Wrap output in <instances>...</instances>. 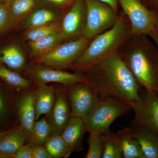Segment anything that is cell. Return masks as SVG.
<instances>
[{"label": "cell", "mask_w": 158, "mask_h": 158, "mask_svg": "<svg viewBox=\"0 0 158 158\" xmlns=\"http://www.w3.org/2000/svg\"><path fill=\"white\" fill-rule=\"evenodd\" d=\"M3 1H7V2H10L11 0H3Z\"/></svg>", "instance_id": "cell-40"}, {"label": "cell", "mask_w": 158, "mask_h": 158, "mask_svg": "<svg viewBox=\"0 0 158 158\" xmlns=\"http://www.w3.org/2000/svg\"><path fill=\"white\" fill-rule=\"evenodd\" d=\"M16 90L0 79V131L19 126L15 102Z\"/></svg>", "instance_id": "cell-13"}, {"label": "cell", "mask_w": 158, "mask_h": 158, "mask_svg": "<svg viewBox=\"0 0 158 158\" xmlns=\"http://www.w3.org/2000/svg\"><path fill=\"white\" fill-rule=\"evenodd\" d=\"M146 158H158V135L143 127H131Z\"/></svg>", "instance_id": "cell-21"}, {"label": "cell", "mask_w": 158, "mask_h": 158, "mask_svg": "<svg viewBox=\"0 0 158 158\" xmlns=\"http://www.w3.org/2000/svg\"><path fill=\"white\" fill-rule=\"evenodd\" d=\"M156 92H157V93L158 94V89L156 90Z\"/></svg>", "instance_id": "cell-41"}, {"label": "cell", "mask_w": 158, "mask_h": 158, "mask_svg": "<svg viewBox=\"0 0 158 158\" xmlns=\"http://www.w3.org/2000/svg\"><path fill=\"white\" fill-rule=\"evenodd\" d=\"M85 1L87 17L83 37L92 40L113 27L118 19L119 12L99 0Z\"/></svg>", "instance_id": "cell-6"}, {"label": "cell", "mask_w": 158, "mask_h": 158, "mask_svg": "<svg viewBox=\"0 0 158 158\" xmlns=\"http://www.w3.org/2000/svg\"><path fill=\"white\" fill-rule=\"evenodd\" d=\"M36 85L29 89L16 90L15 102L21 129L29 139L33 125L36 121V112L34 103V94Z\"/></svg>", "instance_id": "cell-14"}, {"label": "cell", "mask_w": 158, "mask_h": 158, "mask_svg": "<svg viewBox=\"0 0 158 158\" xmlns=\"http://www.w3.org/2000/svg\"><path fill=\"white\" fill-rule=\"evenodd\" d=\"M64 42H65V37L61 32L51 34L37 41H28L30 59L44 56Z\"/></svg>", "instance_id": "cell-20"}, {"label": "cell", "mask_w": 158, "mask_h": 158, "mask_svg": "<svg viewBox=\"0 0 158 158\" xmlns=\"http://www.w3.org/2000/svg\"><path fill=\"white\" fill-rule=\"evenodd\" d=\"M1 1H2V0H0V2H1Z\"/></svg>", "instance_id": "cell-42"}, {"label": "cell", "mask_w": 158, "mask_h": 158, "mask_svg": "<svg viewBox=\"0 0 158 158\" xmlns=\"http://www.w3.org/2000/svg\"><path fill=\"white\" fill-rule=\"evenodd\" d=\"M91 40L81 37L63 42L49 53L31 59L30 63L43 64L59 70L69 69L81 56Z\"/></svg>", "instance_id": "cell-5"}, {"label": "cell", "mask_w": 158, "mask_h": 158, "mask_svg": "<svg viewBox=\"0 0 158 158\" xmlns=\"http://www.w3.org/2000/svg\"><path fill=\"white\" fill-rule=\"evenodd\" d=\"M148 9L158 14V0H139Z\"/></svg>", "instance_id": "cell-34"}, {"label": "cell", "mask_w": 158, "mask_h": 158, "mask_svg": "<svg viewBox=\"0 0 158 158\" xmlns=\"http://www.w3.org/2000/svg\"><path fill=\"white\" fill-rule=\"evenodd\" d=\"M118 3L129 20L131 35L149 36L158 26V14L139 0H118Z\"/></svg>", "instance_id": "cell-8"}, {"label": "cell", "mask_w": 158, "mask_h": 158, "mask_svg": "<svg viewBox=\"0 0 158 158\" xmlns=\"http://www.w3.org/2000/svg\"><path fill=\"white\" fill-rule=\"evenodd\" d=\"M140 100L135 107L131 127H143L158 135V94L145 89L141 90Z\"/></svg>", "instance_id": "cell-10"}, {"label": "cell", "mask_w": 158, "mask_h": 158, "mask_svg": "<svg viewBox=\"0 0 158 158\" xmlns=\"http://www.w3.org/2000/svg\"><path fill=\"white\" fill-rule=\"evenodd\" d=\"M88 142L89 148L85 158H102L103 151V138L102 134L89 132Z\"/></svg>", "instance_id": "cell-30"}, {"label": "cell", "mask_w": 158, "mask_h": 158, "mask_svg": "<svg viewBox=\"0 0 158 158\" xmlns=\"http://www.w3.org/2000/svg\"><path fill=\"white\" fill-rule=\"evenodd\" d=\"M10 130H9V131H0V138H2L3 136L5 135H6L7 133L9 132Z\"/></svg>", "instance_id": "cell-37"}, {"label": "cell", "mask_w": 158, "mask_h": 158, "mask_svg": "<svg viewBox=\"0 0 158 158\" xmlns=\"http://www.w3.org/2000/svg\"><path fill=\"white\" fill-rule=\"evenodd\" d=\"M31 147L33 158H52L44 146L34 145Z\"/></svg>", "instance_id": "cell-32"}, {"label": "cell", "mask_w": 158, "mask_h": 158, "mask_svg": "<svg viewBox=\"0 0 158 158\" xmlns=\"http://www.w3.org/2000/svg\"><path fill=\"white\" fill-rule=\"evenodd\" d=\"M13 158H33L31 146L27 144L23 145L15 153Z\"/></svg>", "instance_id": "cell-33"}, {"label": "cell", "mask_w": 158, "mask_h": 158, "mask_svg": "<svg viewBox=\"0 0 158 158\" xmlns=\"http://www.w3.org/2000/svg\"><path fill=\"white\" fill-rule=\"evenodd\" d=\"M103 151L102 158H123L121 149L115 133L110 131L107 135H103Z\"/></svg>", "instance_id": "cell-29"}, {"label": "cell", "mask_w": 158, "mask_h": 158, "mask_svg": "<svg viewBox=\"0 0 158 158\" xmlns=\"http://www.w3.org/2000/svg\"><path fill=\"white\" fill-rule=\"evenodd\" d=\"M132 108L124 102L112 97L101 98L88 115L82 118L89 132L107 135L110 126L118 117L126 115Z\"/></svg>", "instance_id": "cell-4"}, {"label": "cell", "mask_w": 158, "mask_h": 158, "mask_svg": "<svg viewBox=\"0 0 158 158\" xmlns=\"http://www.w3.org/2000/svg\"><path fill=\"white\" fill-rule=\"evenodd\" d=\"M22 71L23 76L32 81L35 85L54 83L69 86L78 82H88V77L85 73H71L41 64L30 63Z\"/></svg>", "instance_id": "cell-7"}, {"label": "cell", "mask_w": 158, "mask_h": 158, "mask_svg": "<svg viewBox=\"0 0 158 158\" xmlns=\"http://www.w3.org/2000/svg\"><path fill=\"white\" fill-rule=\"evenodd\" d=\"M0 158H12L11 157L9 156L2 155L0 154Z\"/></svg>", "instance_id": "cell-38"}, {"label": "cell", "mask_w": 158, "mask_h": 158, "mask_svg": "<svg viewBox=\"0 0 158 158\" xmlns=\"http://www.w3.org/2000/svg\"><path fill=\"white\" fill-rule=\"evenodd\" d=\"M27 141V137L20 126L15 128L0 138V154L13 158L18 150L26 144Z\"/></svg>", "instance_id": "cell-22"}, {"label": "cell", "mask_w": 158, "mask_h": 158, "mask_svg": "<svg viewBox=\"0 0 158 158\" xmlns=\"http://www.w3.org/2000/svg\"><path fill=\"white\" fill-rule=\"evenodd\" d=\"M150 37L152 38L153 40L155 43L156 46L158 50V32L156 31V30H154L152 32Z\"/></svg>", "instance_id": "cell-36"}, {"label": "cell", "mask_w": 158, "mask_h": 158, "mask_svg": "<svg viewBox=\"0 0 158 158\" xmlns=\"http://www.w3.org/2000/svg\"><path fill=\"white\" fill-rule=\"evenodd\" d=\"M99 1L109 4L115 10L118 11V0H99Z\"/></svg>", "instance_id": "cell-35"}, {"label": "cell", "mask_w": 158, "mask_h": 158, "mask_svg": "<svg viewBox=\"0 0 158 158\" xmlns=\"http://www.w3.org/2000/svg\"><path fill=\"white\" fill-rule=\"evenodd\" d=\"M44 146L52 158H67L73 153L61 135H51Z\"/></svg>", "instance_id": "cell-24"}, {"label": "cell", "mask_w": 158, "mask_h": 158, "mask_svg": "<svg viewBox=\"0 0 158 158\" xmlns=\"http://www.w3.org/2000/svg\"><path fill=\"white\" fill-rule=\"evenodd\" d=\"M54 85L55 103L50 113L45 117L50 126L52 135H61L71 117V108L64 85L58 83Z\"/></svg>", "instance_id": "cell-12"}, {"label": "cell", "mask_w": 158, "mask_h": 158, "mask_svg": "<svg viewBox=\"0 0 158 158\" xmlns=\"http://www.w3.org/2000/svg\"><path fill=\"white\" fill-rule=\"evenodd\" d=\"M64 87L70 104L71 117L82 118L88 115L101 98L87 82H78Z\"/></svg>", "instance_id": "cell-9"}, {"label": "cell", "mask_w": 158, "mask_h": 158, "mask_svg": "<svg viewBox=\"0 0 158 158\" xmlns=\"http://www.w3.org/2000/svg\"><path fill=\"white\" fill-rule=\"evenodd\" d=\"M59 9L56 6L40 0L33 12L18 26L21 29L25 30L31 27L58 22L59 18H61Z\"/></svg>", "instance_id": "cell-15"}, {"label": "cell", "mask_w": 158, "mask_h": 158, "mask_svg": "<svg viewBox=\"0 0 158 158\" xmlns=\"http://www.w3.org/2000/svg\"><path fill=\"white\" fill-rule=\"evenodd\" d=\"M87 17L85 0H75L70 9L65 13L61 22V33L65 42L83 37Z\"/></svg>", "instance_id": "cell-11"}, {"label": "cell", "mask_w": 158, "mask_h": 158, "mask_svg": "<svg viewBox=\"0 0 158 158\" xmlns=\"http://www.w3.org/2000/svg\"><path fill=\"white\" fill-rule=\"evenodd\" d=\"M84 73L100 98H115L133 110L140 100L142 87L118 52L102 59Z\"/></svg>", "instance_id": "cell-1"}, {"label": "cell", "mask_w": 158, "mask_h": 158, "mask_svg": "<svg viewBox=\"0 0 158 158\" xmlns=\"http://www.w3.org/2000/svg\"><path fill=\"white\" fill-rule=\"evenodd\" d=\"M155 30H156V31H158V26H157V27H156L155 29Z\"/></svg>", "instance_id": "cell-39"}, {"label": "cell", "mask_w": 158, "mask_h": 158, "mask_svg": "<svg viewBox=\"0 0 158 158\" xmlns=\"http://www.w3.org/2000/svg\"><path fill=\"white\" fill-rule=\"evenodd\" d=\"M123 158H146L131 127H126L115 133Z\"/></svg>", "instance_id": "cell-18"}, {"label": "cell", "mask_w": 158, "mask_h": 158, "mask_svg": "<svg viewBox=\"0 0 158 158\" xmlns=\"http://www.w3.org/2000/svg\"><path fill=\"white\" fill-rule=\"evenodd\" d=\"M56 6L61 11H67L70 9L75 0H40Z\"/></svg>", "instance_id": "cell-31"}, {"label": "cell", "mask_w": 158, "mask_h": 158, "mask_svg": "<svg viewBox=\"0 0 158 158\" xmlns=\"http://www.w3.org/2000/svg\"><path fill=\"white\" fill-rule=\"evenodd\" d=\"M0 79L17 91L29 89L35 85L31 80L24 77L19 73L11 70L1 63Z\"/></svg>", "instance_id": "cell-23"}, {"label": "cell", "mask_w": 158, "mask_h": 158, "mask_svg": "<svg viewBox=\"0 0 158 158\" xmlns=\"http://www.w3.org/2000/svg\"><path fill=\"white\" fill-rule=\"evenodd\" d=\"M56 99L54 84L36 85L34 94V103L36 112V121L43 115H47L53 107Z\"/></svg>", "instance_id": "cell-17"}, {"label": "cell", "mask_w": 158, "mask_h": 158, "mask_svg": "<svg viewBox=\"0 0 158 158\" xmlns=\"http://www.w3.org/2000/svg\"><path fill=\"white\" fill-rule=\"evenodd\" d=\"M61 23L58 22L35 26L25 29L23 37L28 41H34L44 38L48 35L61 32Z\"/></svg>", "instance_id": "cell-26"}, {"label": "cell", "mask_w": 158, "mask_h": 158, "mask_svg": "<svg viewBox=\"0 0 158 158\" xmlns=\"http://www.w3.org/2000/svg\"><path fill=\"white\" fill-rule=\"evenodd\" d=\"M26 56L19 46L10 44L0 49V63L19 73L26 66Z\"/></svg>", "instance_id": "cell-19"}, {"label": "cell", "mask_w": 158, "mask_h": 158, "mask_svg": "<svg viewBox=\"0 0 158 158\" xmlns=\"http://www.w3.org/2000/svg\"><path fill=\"white\" fill-rule=\"evenodd\" d=\"M51 135L50 126L45 117H43L34 122L31 135L26 144L31 146L34 145L44 146Z\"/></svg>", "instance_id": "cell-27"}, {"label": "cell", "mask_w": 158, "mask_h": 158, "mask_svg": "<svg viewBox=\"0 0 158 158\" xmlns=\"http://www.w3.org/2000/svg\"><path fill=\"white\" fill-rule=\"evenodd\" d=\"M123 61L144 89H158V50L147 35H131L118 50Z\"/></svg>", "instance_id": "cell-2"}, {"label": "cell", "mask_w": 158, "mask_h": 158, "mask_svg": "<svg viewBox=\"0 0 158 158\" xmlns=\"http://www.w3.org/2000/svg\"><path fill=\"white\" fill-rule=\"evenodd\" d=\"M40 1L11 0L9 2L11 14L18 26L33 12Z\"/></svg>", "instance_id": "cell-25"}, {"label": "cell", "mask_w": 158, "mask_h": 158, "mask_svg": "<svg viewBox=\"0 0 158 158\" xmlns=\"http://www.w3.org/2000/svg\"><path fill=\"white\" fill-rule=\"evenodd\" d=\"M17 27L11 14L9 2L2 0L0 2V36Z\"/></svg>", "instance_id": "cell-28"}, {"label": "cell", "mask_w": 158, "mask_h": 158, "mask_svg": "<svg viewBox=\"0 0 158 158\" xmlns=\"http://www.w3.org/2000/svg\"><path fill=\"white\" fill-rule=\"evenodd\" d=\"M131 35L129 20L121 10L113 27L91 40L81 56L69 69L76 73H85L102 59L118 52Z\"/></svg>", "instance_id": "cell-3"}, {"label": "cell", "mask_w": 158, "mask_h": 158, "mask_svg": "<svg viewBox=\"0 0 158 158\" xmlns=\"http://www.w3.org/2000/svg\"><path fill=\"white\" fill-rule=\"evenodd\" d=\"M87 127L81 118L71 116L63 130L61 136L73 152L83 150L82 141Z\"/></svg>", "instance_id": "cell-16"}]
</instances>
